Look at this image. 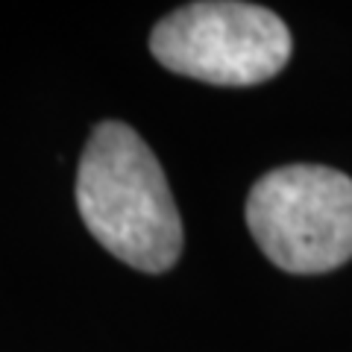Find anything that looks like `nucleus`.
I'll return each mask as SVG.
<instances>
[{"instance_id":"7ed1b4c3","label":"nucleus","mask_w":352,"mask_h":352,"mask_svg":"<svg viewBox=\"0 0 352 352\" xmlns=\"http://www.w3.org/2000/svg\"><path fill=\"white\" fill-rule=\"evenodd\" d=\"M150 50L168 71L212 85H258L291 59L285 21L256 3L206 0L164 15Z\"/></svg>"},{"instance_id":"f03ea898","label":"nucleus","mask_w":352,"mask_h":352,"mask_svg":"<svg viewBox=\"0 0 352 352\" xmlns=\"http://www.w3.org/2000/svg\"><path fill=\"white\" fill-rule=\"evenodd\" d=\"M247 226L288 273H329L352 258V179L323 164L264 173L247 197Z\"/></svg>"},{"instance_id":"f257e3e1","label":"nucleus","mask_w":352,"mask_h":352,"mask_svg":"<svg viewBox=\"0 0 352 352\" xmlns=\"http://www.w3.org/2000/svg\"><path fill=\"white\" fill-rule=\"evenodd\" d=\"M76 206L88 232L129 267L164 273L179 258V208L156 153L132 126L106 120L91 132L80 159Z\"/></svg>"}]
</instances>
